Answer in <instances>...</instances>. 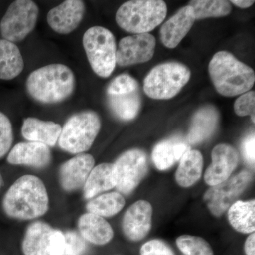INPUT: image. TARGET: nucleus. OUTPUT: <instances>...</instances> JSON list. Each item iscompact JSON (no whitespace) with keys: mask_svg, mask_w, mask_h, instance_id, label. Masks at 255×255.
<instances>
[{"mask_svg":"<svg viewBox=\"0 0 255 255\" xmlns=\"http://www.w3.org/2000/svg\"><path fill=\"white\" fill-rule=\"evenodd\" d=\"M5 214L18 220H31L43 216L49 208V198L40 178L26 174L18 178L4 196Z\"/></svg>","mask_w":255,"mask_h":255,"instance_id":"f257e3e1","label":"nucleus"},{"mask_svg":"<svg viewBox=\"0 0 255 255\" xmlns=\"http://www.w3.org/2000/svg\"><path fill=\"white\" fill-rule=\"evenodd\" d=\"M75 74L63 64H50L32 72L26 80L28 93L44 105L60 103L75 91Z\"/></svg>","mask_w":255,"mask_h":255,"instance_id":"f03ea898","label":"nucleus"},{"mask_svg":"<svg viewBox=\"0 0 255 255\" xmlns=\"http://www.w3.org/2000/svg\"><path fill=\"white\" fill-rule=\"evenodd\" d=\"M209 73L216 91L224 97L243 95L254 86V70L227 51L214 55L209 63Z\"/></svg>","mask_w":255,"mask_h":255,"instance_id":"7ed1b4c3","label":"nucleus"},{"mask_svg":"<svg viewBox=\"0 0 255 255\" xmlns=\"http://www.w3.org/2000/svg\"><path fill=\"white\" fill-rule=\"evenodd\" d=\"M167 13V5L162 0H132L117 10L116 21L128 33H149L162 23Z\"/></svg>","mask_w":255,"mask_h":255,"instance_id":"20e7f679","label":"nucleus"},{"mask_svg":"<svg viewBox=\"0 0 255 255\" xmlns=\"http://www.w3.org/2000/svg\"><path fill=\"white\" fill-rule=\"evenodd\" d=\"M101 126L100 116L93 111H83L74 114L62 127L58 145L69 153H83L93 145Z\"/></svg>","mask_w":255,"mask_h":255,"instance_id":"39448f33","label":"nucleus"},{"mask_svg":"<svg viewBox=\"0 0 255 255\" xmlns=\"http://www.w3.org/2000/svg\"><path fill=\"white\" fill-rule=\"evenodd\" d=\"M82 44L94 73L100 78H109L117 65V43L112 31L103 26H92L85 31Z\"/></svg>","mask_w":255,"mask_h":255,"instance_id":"423d86ee","label":"nucleus"},{"mask_svg":"<svg viewBox=\"0 0 255 255\" xmlns=\"http://www.w3.org/2000/svg\"><path fill=\"white\" fill-rule=\"evenodd\" d=\"M190 78V70L184 64L177 62L160 64L145 77L144 92L153 100H169L179 94Z\"/></svg>","mask_w":255,"mask_h":255,"instance_id":"0eeeda50","label":"nucleus"},{"mask_svg":"<svg viewBox=\"0 0 255 255\" xmlns=\"http://www.w3.org/2000/svg\"><path fill=\"white\" fill-rule=\"evenodd\" d=\"M39 8L31 0H16L10 4L0 21L2 39L17 43L24 40L34 30Z\"/></svg>","mask_w":255,"mask_h":255,"instance_id":"6e6552de","label":"nucleus"},{"mask_svg":"<svg viewBox=\"0 0 255 255\" xmlns=\"http://www.w3.org/2000/svg\"><path fill=\"white\" fill-rule=\"evenodd\" d=\"M251 181V172L243 170L221 184L210 187L204 194V200L211 214L216 217L223 216L246 190Z\"/></svg>","mask_w":255,"mask_h":255,"instance_id":"1a4fd4ad","label":"nucleus"},{"mask_svg":"<svg viewBox=\"0 0 255 255\" xmlns=\"http://www.w3.org/2000/svg\"><path fill=\"white\" fill-rule=\"evenodd\" d=\"M114 164L117 178L116 187L126 195L134 191L147 172V155L139 149L124 152Z\"/></svg>","mask_w":255,"mask_h":255,"instance_id":"9d476101","label":"nucleus"},{"mask_svg":"<svg viewBox=\"0 0 255 255\" xmlns=\"http://www.w3.org/2000/svg\"><path fill=\"white\" fill-rule=\"evenodd\" d=\"M155 37L150 33L124 37L117 48V64L127 67L150 61L155 53Z\"/></svg>","mask_w":255,"mask_h":255,"instance_id":"9b49d317","label":"nucleus"},{"mask_svg":"<svg viewBox=\"0 0 255 255\" xmlns=\"http://www.w3.org/2000/svg\"><path fill=\"white\" fill-rule=\"evenodd\" d=\"M212 162L206 169L204 181L213 187L227 180L237 167L239 156L237 150L229 144L221 143L213 149Z\"/></svg>","mask_w":255,"mask_h":255,"instance_id":"f8f14e48","label":"nucleus"},{"mask_svg":"<svg viewBox=\"0 0 255 255\" xmlns=\"http://www.w3.org/2000/svg\"><path fill=\"white\" fill-rule=\"evenodd\" d=\"M85 10L83 1L66 0L48 11L47 22L55 33L69 34L81 23Z\"/></svg>","mask_w":255,"mask_h":255,"instance_id":"ddd939ff","label":"nucleus"},{"mask_svg":"<svg viewBox=\"0 0 255 255\" xmlns=\"http://www.w3.org/2000/svg\"><path fill=\"white\" fill-rule=\"evenodd\" d=\"M152 207L147 201L140 200L129 206L122 221L126 237L130 241H141L152 227Z\"/></svg>","mask_w":255,"mask_h":255,"instance_id":"4468645a","label":"nucleus"},{"mask_svg":"<svg viewBox=\"0 0 255 255\" xmlns=\"http://www.w3.org/2000/svg\"><path fill=\"white\" fill-rule=\"evenodd\" d=\"M95 160L90 154H78L60 167L59 181L64 190L73 191L84 187Z\"/></svg>","mask_w":255,"mask_h":255,"instance_id":"2eb2a0df","label":"nucleus"},{"mask_svg":"<svg viewBox=\"0 0 255 255\" xmlns=\"http://www.w3.org/2000/svg\"><path fill=\"white\" fill-rule=\"evenodd\" d=\"M194 11L190 6H184L162 25L159 38L166 48L172 49L179 44L195 22Z\"/></svg>","mask_w":255,"mask_h":255,"instance_id":"dca6fc26","label":"nucleus"},{"mask_svg":"<svg viewBox=\"0 0 255 255\" xmlns=\"http://www.w3.org/2000/svg\"><path fill=\"white\" fill-rule=\"evenodd\" d=\"M52 154L49 147L34 142H19L10 151L7 162L14 165H26L43 168L50 163Z\"/></svg>","mask_w":255,"mask_h":255,"instance_id":"f3484780","label":"nucleus"},{"mask_svg":"<svg viewBox=\"0 0 255 255\" xmlns=\"http://www.w3.org/2000/svg\"><path fill=\"white\" fill-rule=\"evenodd\" d=\"M60 124L34 117L25 119L21 127V134L28 142L44 144L48 147L56 145L61 133Z\"/></svg>","mask_w":255,"mask_h":255,"instance_id":"a211bd4d","label":"nucleus"},{"mask_svg":"<svg viewBox=\"0 0 255 255\" xmlns=\"http://www.w3.org/2000/svg\"><path fill=\"white\" fill-rule=\"evenodd\" d=\"M78 228L85 241L97 246H104L114 238L113 228L103 217L87 213L78 221Z\"/></svg>","mask_w":255,"mask_h":255,"instance_id":"6ab92c4d","label":"nucleus"},{"mask_svg":"<svg viewBox=\"0 0 255 255\" xmlns=\"http://www.w3.org/2000/svg\"><path fill=\"white\" fill-rule=\"evenodd\" d=\"M219 114L213 106H206L197 111L191 121L187 138L191 144L206 140L213 135L219 124Z\"/></svg>","mask_w":255,"mask_h":255,"instance_id":"aec40b11","label":"nucleus"},{"mask_svg":"<svg viewBox=\"0 0 255 255\" xmlns=\"http://www.w3.org/2000/svg\"><path fill=\"white\" fill-rule=\"evenodd\" d=\"M117 174L114 163H102L94 167L84 185V196L90 199L116 187Z\"/></svg>","mask_w":255,"mask_h":255,"instance_id":"412c9836","label":"nucleus"},{"mask_svg":"<svg viewBox=\"0 0 255 255\" xmlns=\"http://www.w3.org/2000/svg\"><path fill=\"white\" fill-rule=\"evenodd\" d=\"M179 161L175 173L176 182L181 187H190L200 179L202 174L203 156L199 150H189Z\"/></svg>","mask_w":255,"mask_h":255,"instance_id":"4be33fe9","label":"nucleus"},{"mask_svg":"<svg viewBox=\"0 0 255 255\" xmlns=\"http://www.w3.org/2000/svg\"><path fill=\"white\" fill-rule=\"evenodd\" d=\"M24 68V61L18 46L12 42L0 39V80H11Z\"/></svg>","mask_w":255,"mask_h":255,"instance_id":"5701e85b","label":"nucleus"},{"mask_svg":"<svg viewBox=\"0 0 255 255\" xmlns=\"http://www.w3.org/2000/svg\"><path fill=\"white\" fill-rule=\"evenodd\" d=\"M230 224L238 232L248 234L255 231V201H236L228 210Z\"/></svg>","mask_w":255,"mask_h":255,"instance_id":"b1692460","label":"nucleus"},{"mask_svg":"<svg viewBox=\"0 0 255 255\" xmlns=\"http://www.w3.org/2000/svg\"><path fill=\"white\" fill-rule=\"evenodd\" d=\"M190 150L185 143L164 140L159 142L152 150V159L159 170H166L180 160L187 151Z\"/></svg>","mask_w":255,"mask_h":255,"instance_id":"393cba45","label":"nucleus"},{"mask_svg":"<svg viewBox=\"0 0 255 255\" xmlns=\"http://www.w3.org/2000/svg\"><path fill=\"white\" fill-rule=\"evenodd\" d=\"M126 204L125 199L117 191L107 193L94 198L87 203L88 213L101 217H111L120 212Z\"/></svg>","mask_w":255,"mask_h":255,"instance_id":"a878e982","label":"nucleus"},{"mask_svg":"<svg viewBox=\"0 0 255 255\" xmlns=\"http://www.w3.org/2000/svg\"><path fill=\"white\" fill-rule=\"evenodd\" d=\"M111 110L118 118L124 121L132 120L139 113L141 105L137 91L127 95L109 96Z\"/></svg>","mask_w":255,"mask_h":255,"instance_id":"bb28decb","label":"nucleus"},{"mask_svg":"<svg viewBox=\"0 0 255 255\" xmlns=\"http://www.w3.org/2000/svg\"><path fill=\"white\" fill-rule=\"evenodd\" d=\"M189 6L194 11L196 20L223 17L231 12V4L226 0H192Z\"/></svg>","mask_w":255,"mask_h":255,"instance_id":"cd10ccee","label":"nucleus"},{"mask_svg":"<svg viewBox=\"0 0 255 255\" xmlns=\"http://www.w3.org/2000/svg\"><path fill=\"white\" fill-rule=\"evenodd\" d=\"M53 230L48 223L36 221L28 226L22 242V251L25 255H36L40 246L46 236Z\"/></svg>","mask_w":255,"mask_h":255,"instance_id":"c85d7f7f","label":"nucleus"},{"mask_svg":"<svg viewBox=\"0 0 255 255\" xmlns=\"http://www.w3.org/2000/svg\"><path fill=\"white\" fill-rule=\"evenodd\" d=\"M176 243L184 255H214L209 243L198 236L183 235L177 238Z\"/></svg>","mask_w":255,"mask_h":255,"instance_id":"c756f323","label":"nucleus"},{"mask_svg":"<svg viewBox=\"0 0 255 255\" xmlns=\"http://www.w3.org/2000/svg\"><path fill=\"white\" fill-rule=\"evenodd\" d=\"M65 251V238L64 233L53 229L43 241L36 255H64Z\"/></svg>","mask_w":255,"mask_h":255,"instance_id":"7c9ffc66","label":"nucleus"},{"mask_svg":"<svg viewBox=\"0 0 255 255\" xmlns=\"http://www.w3.org/2000/svg\"><path fill=\"white\" fill-rule=\"evenodd\" d=\"M137 90L138 84L136 80L128 74H122L111 82L107 87V94L109 96L127 95Z\"/></svg>","mask_w":255,"mask_h":255,"instance_id":"2f4dec72","label":"nucleus"},{"mask_svg":"<svg viewBox=\"0 0 255 255\" xmlns=\"http://www.w3.org/2000/svg\"><path fill=\"white\" fill-rule=\"evenodd\" d=\"M14 141L12 124L7 116L0 112V158L7 154Z\"/></svg>","mask_w":255,"mask_h":255,"instance_id":"473e14b6","label":"nucleus"},{"mask_svg":"<svg viewBox=\"0 0 255 255\" xmlns=\"http://www.w3.org/2000/svg\"><path fill=\"white\" fill-rule=\"evenodd\" d=\"M234 110L239 117L251 116L255 123V92L249 91L243 94L235 102Z\"/></svg>","mask_w":255,"mask_h":255,"instance_id":"72a5a7b5","label":"nucleus"},{"mask_svg":"<svg viewBox=\"0 0 255 255\" xmlns=\"http://www.w3.org/2000/svg\"><path fill=\"white\" fill-rule=\"evenodd\" d=\"M65 251L64 255H82L86 251L85 240L75 231H68L64 234Z\"/></svg>","mask_w":255,"mask_h":255,"instance_id":"f704fd0d","label":"nucleus"},{"mask_svg":"<svg viewBox=\"0 0 255 255\" xmlns=\"http://www.w3.org/2000/svg\"><path fill=\"white\" fill-rule=\"evenodd\" d=\"M140 253V255H174L172 248L159 239L151 240L142 245Z\"/></svg>","mask_w":255,"mask_h":255,"instance_id":"c9c22d12","label":"nucleus"},{"mask_svg":"<svg viewBox=\"0 0 255 255\" xmlns=\"http://www.w3.org/2000/svg\"><path fill=\"white\" fill-rule=\"evenodd\" d=\"M255 134L253 133L246 137L242 143V153H243L245 160L248 163L255 164Z\"/></svg>","mask_w":255,"mask_h":255,"instance_id":"e433bc0d","label":"nucleus"},{"mask_svg":"<svg viewBox=\"0 0 255 255\" xmlns=\"http://www.w3.org/2000/svg\"><path fill=\"white\" fill-rule=\"evenodd\" d=\"M246 255H255V233H251L245 243Z\"/></svg>","mask_w":255,"mask_h":255,"instance_id":"4c0bfd02","label":"nucleus"},{"mask_svg":"<svg viewBox=\"0 0 255 255\" xmlns=\"http://www.w3.org/2000/svg\"><path fill=\"white\" fill-rule=\"evenodd\" d=\"M230 3L236 5L238 7L241 8V9H247V8L251 7L254 4L255 1L252 0H232L230 1Z\"/></svg>","mask_w":255,"mask_h":255,"instance_id":"58836bf2","label":"nucleus"},{"mask_svg":"<svg viewBox=\"0 0 255 255\" xmlns=\"http://www.w3.org/2000/svg\"><path fill=\"white\" fill-rule=\"evenodd\" d=\"M3 185H4V180H3L2 176H1V173H0V189H1Z\"/></svg>","mask_w":255,"mask_h":255,"instance_id":"ea45409f","label":"nucleus"}]
</instances>
